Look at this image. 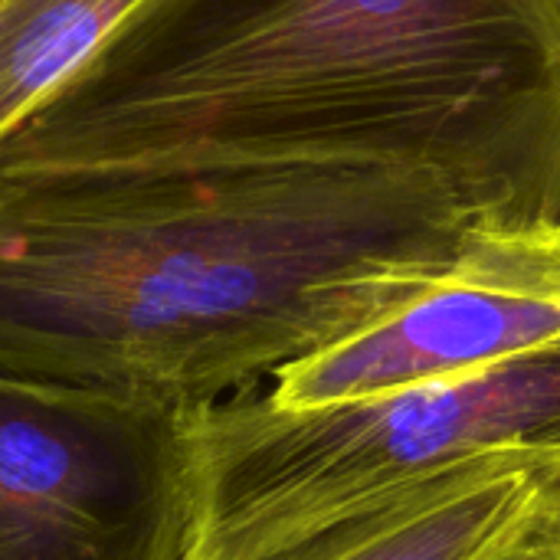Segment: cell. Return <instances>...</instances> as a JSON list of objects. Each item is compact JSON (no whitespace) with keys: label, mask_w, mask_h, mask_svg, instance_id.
Masks as SVG:
<instances>
[{"label":"cell","mask_w":560,"mask_h":560,"mask_svg":"<svg viewBox=\"0 0 560 560\" xmlns=\"http://www.w3.org/2000/svg\"><path fill=\"white\" fill-rule=\"evenodd\" d=\"M515 230L420 164L0 177V371L200 410Z\"/></svg>","instance_id":"1"},{"label":"cell","mask_w":560,"mask_h":560,"mask_svg":"<svg viewBox=\"0 0 560 560\" xmlns=\"http://www.w3.org/2000/svg\"><path fill=\"white\" fill-rule=\"evenodd\" d=\"M560 345V236L499 233L450 272L282 368L269 397L318 407L489 371Z\"/></svg>","instance_id":"5"},{"label":"cell","mask_w":560,"mask_h":560,"mask_svg":"<svg viewBox=\"0 0 560 560\" xmlns=\"http://www.w3.org/2000/svg\"><path fill=\"white\" fill-rule=\"evenodd\" d=\"M194 413L0 371V560H187Z\"/></svg>","instance_id":"4"},{"label":"cell","mask_w":560,"mask_h":560,"mask_svg":"<svg viewBox=\"0 0 560 560\" xmlns=\"http://www.w3.org/2000/svg\"><path fill=\"white\" fill-rule=\"evenodd\" d=\"M420 164L560 217V0H180L3 151L0 177Z\"/></svg>","instance_id":"2"},{"label":"cell","mask_w":560,"mask_h":560,"mask_svg":"<svg viewBox=\"0 0 560 560\" xmlns=\"http://www.w3.org/2000/svg\"><path fill=\"white\" fill-rule=\"evenodd\" d=\"M0 3H3V0H0Z\"/></svg>","instance_id":"10"},{"label":"cell","mask_w":560,"mask_h":560,"mask_svg":"<svg viewBox=\"0 0 560 560\" xmlns=\"http://www.w3.org/2000/svg\"><path fill=\"white\" fill-rule=\"evenodd\" d=\"M551 233H555V236H560V217H558V223L551 226Z\"/></svg>","instance_id":"9"},{"label":"cell","mask_w":560,"mask_h":560,"mask_svg":"<svg viewBox=\"0 0 560 560\" xmlns=\"http://www.w3.org/2000/svg\"><path fill=\"white\" fill-rule=\"evenodd\" d=\"M558 453L482 459L345 515L262 560H525L538 482Z\"/></svg>","instance_id":"6"},{"label":"cell","mask_w":560,"mask_h":560,"mask_svg":"<svg viewBox=\"0 0 560 560\" xmlns=\"http://www.w3.org/2000/svg\"><path fill=\"white\" fill-rule=\"evenodd\" d=\"M194 450L187 560H262L482 459L558 453L560 345L489 371L318 407L240 394L194 413Z\"/></svg>","instance_id":"3"},{"label":"cell","mask_w":560,"mask_h":560,"mask_svg":"<svg viewBox=\"0 0 560 560\" xmlns=\"http://www.w3.org/2000/svg\"><path fill=\"white\" fill-rule=\"evenodd\" d=\"M180 0H3L0 151L82 72Z\"/></svg>","instance_id":"7"},{"label":"cell","mask_w":560,"mask_h":560,"mask_svg":"<svg viewBox=\"0 0 560 560\" xmlns=\"http://www.w3.org/2000/svg\"><path fill=\"white\" fill-rule=\"evenodd\" d=\"M525 560H560V453L545 466Z\"/></svg>","instance_id":"8"}]
</instances>
